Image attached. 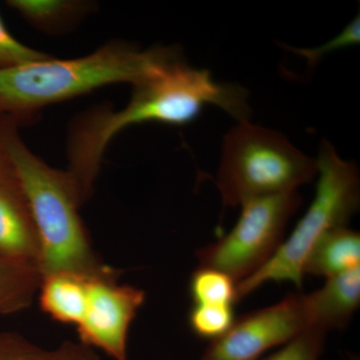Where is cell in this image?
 <instances>
[{
    "instance_id": "cell-7",
    "label": "cell",
    "mask_w": 360,
    "mask_h": 360,
    "mask_svg": "<svg viewBox=\"0 0 360 360\" xmlns=\"http://www.w3.org/2000/svg\"><path fill=\"white\" fill-rule=\"evenodd\" d=\"M314 326L309 295L290 293L271 307L236 319L226 333L210 341L200 360H259Z\"/></svg>"
},
{
    "instance_id": "cell-4",
    "label": "cell",
    "mask_w": 360,
    "mask_h": 360,
    "mask_svg": "<svg viewBox=\"0 0 360 360\" xmlns=\"http://www.w3.org/2000/svg\"><path fill=\"white\" fill-rule=\"evenodd\" d=\"M315 160L319 179L309 210L271 259L236 284L238 302L271 281H288L302 288L305 262L314 246L328 232L347 226L359 212L360 176L356 165L342 160L328 141H322Z\"/></svg>"
},
{
    "instance_id": "cell-17",
    "label": "cell",
    "mask_w": 360,
    "mask_h": 360,
    "mask_svg": "<svg viewBox=\"0 0 360 360\" xmlns=\"http://www.w3.org/2000/svg\"><path fill=\"white\" fill-rule=\"evenodd\" d=\"M234 321L233 305L194 304L188 315L194 335L212 341L226 333Z\"/></svg>"
},
{
    "instance_id": "cell-15",
    "label": "cell",
    "mask_w": 360,
    "mask_h": 360,
    "mask_svg": "<svg viewBox=\"0 0 360 360\" xmlns=\"http://www.w3.org/2000/svg\"><path fill=\"white\" fill-rule=\"evenodd\" d=\"M0 360H101L96 350L82 342L66 340L45 349L18 333L0 335Z\"/></svg>"
},
{
    "instance_id": "cell-16",
    "label": "cell",
    "mask_w": 360,
    "mask_h": 360,
    "mask_svg": "<svg viewBox=\"0 0 360 360\" xmlns=\"http://www.w3.org/2000/svg\"><path fill=\"white\" fill-rule=\"evenodd\" d=\"M189 292L194 304L233 305L236 283L220 270L200 267L194 270L189 281Z\"/></svg>"
},
{
    "instance_id": "cell-20",
    "label": "cell",
    "mask_w": 360,
    "mask_h": 360,
    "mask_svg": "<svg viewBox=\"0 0 360 360\" xmlns=\"http://www.w3.org/2000/svg\"><path fill=\"white\" fill-rule=\"evenodd\" d=\"M360 42V18L359 13L349 25L343 28L340 34L336 35L333 39L329 40L321 46L314 49H295L288 46L290 51L300 54L305 58L310 68H314L324 56L335 51L347 49L359 44Z\"/></svg>"
},
{
    "instance_id": "cell-18",
    "label": "cell",
    "mask_w": 360,
    "mask_h": 360,
    "mask_svg": "<svg viewBox=\"0 0 360 360\" xmlns=\"http://www.w3.org/2000/svg\"><path fill=\"white\" fill-rule=\"evenodd\" d=\"M326 335L328 331L314 326L262 360H319L326 347Z\"/></svg>"
},
{
    "instance_id": "cell-21",
    "label": "cell",
    "mask_w": 360,
    "mask_h": 360,
    "mask_svg": "<svg viewBox=\"0 0 360 360\" xmlns=\"http://www.w3.org/2000/svg\"><path fill=\"white\" fill-rule=\"evenodd\" d=\"M349 360H359L356 359V356H354V355H349Z\"/></svg>"
},
{
    "instance_id": "cell-2",
    "label": "cell",
    "mask_w": 360,
    "mask_h": 360,
    "mask_svg": "<svg viewBox=\"0 0 360 360\" xmlns=\"http://www.w3.org/2000/svg\"><path fill=\"white\" fill-rule=\"evenodd\" d=\"M182 56L176 47L141 51L112 41L73 59L52 56L0 70V113L26 117L51 104L118 84L132 86L160 75Z\"/></svg>"
},
{
    "instance_id": "cell-10",
    "label": "cell",
    "mask_w": 360,
    "mask_h": 360,
    "mask_svg": "<svg viewBox=\"0 0 360 360\" xmlns=\"http://www.w3.org/2000/svg\"><path fill=\"white\" fill-rule=\"evenodd\" d=\"M309 295L316 328L328 333L345 328L359 307L360 266L326 279Z\"/></svg>"
},
{
    "instance_id": "cell-3",
    "label": "cell",
    "mask_w": 360,
    "mask_h": 360,
    "mask_svg": "<svg viewBox=\"0 0 360 360\" xmlns=\"http://www.w3.org/2000/svg\"><path fill=\"white\" fill-rule=\"evenodd\" d=\"M0 146L20 177L39 233L40 274L72 272L89 278H118L92 248L80 217L84 205L68 170L49 167L26 146L11 122L0 125Z\"/></svg>"
},
{
    "instance_id": "cell-1",
    "label": "cell",
    "mask_w": 360,
    "mask_h": 360,
    "mask_svg": "<svg viewBox=\"0 0 360 360\" xmlns=\"http://www.w3.org/2000/svg\"><path fill=\"white\" fill-rule=\"evenodd\" d=\"M206 105L217 106L238 122L250 120L251 115L243 87L215 82L210 71L191 68L181 59L158 77L134 85L122 110H99L80 117L68 139V172L84 203L91 194L106 148L118 132L144 122L187 124Z\"/></svg>"
},
{
    "instance_id": "cell-6",
    "label": "cell",
    "mask_w": 360,
    "mask_h": 360,
    "mask_svg": "<svg viewBox=\"0 0 360 360\" xmlns=\"http://www.w3.org/2000/svg\"><path fill=\"white\" fill-rule=\"evenodd\" d=\"M300 205L298 191L246 201L233 229L196 251L198 266L220 270L236 284L245 281L276 255Z\"/></svg>"
},
{
    "instance_id": "cell-5",
    "label": "cell",
    "mask_w": 360,
    "mask_h": 360,
    "mask_svg": "<svg viewBox=\"0 0 360 360\" xmlns=\"http://www.w3.org/2000/svg\"><path fill=\"white\" fill-rule=\"evenodd\" d=\"M315 176L316 160L281 132L243 120L225 135L217 177L224 206L293 193Z\"/></svg>"
},
{
    "instance_id": "cell-9",
    "label": "cell",
    "mask_w": 360,
    "mask_h": 360,
    "mask_svg": "<svg viewBox=\"0 0 360 360\" xmlns=\"http://www.w3.org/2000/svg\"><path fill=\"white\" fill-rule=\"evenodd\" d=\"M0 257L40 271V243L20 177L0 146Z\"/></svg>"
},
{
    "instance_id": "cell-19",
    "label": "cell",
    "mask_w": 360,
    "mask_h": 360,
    "mask_svg": "<svg viewBox=\"0 0 360 360\" xmlns=\"http://www.w3.org/2000/svg\"><path fill=\"white\" fill-rule=\"evenodd\" d=\"M49 54L22 44L7 30L0 18V70L49 58Z\"/></svg>"
},
{
    "instance_id": "cell-8",
    "label": "cell",
    "mask_w": 360,
    "mask_h": 360,
    "mask_svg": "<svg viewBox=\"0 0 360 360\" xmlns=\"http://www.w3.org/2000/svg\"><path fill=\"white\" fill-rule=\"evenodd\" d=\"M118 278H89L86 307L77 326L79 342L115 360H127V336L146 292Z\"/></svg>"
},
{
    "instance_id": "cell-11",
    "label": "cell",
    "mask_w": 360,
    "mask_h": 360,
    "mask_svg": "<svg viewBox=\"0 0 360 360\" xmlns=\"http://www.w3.org/2000/svg\"><path fill=\"white\" fill-rule=\"evenodd\" d=\"M89 277L72 272L42 276L39 304L42 311L61 323L78 326L84 317Z\"/></svg>"
},
{
    "instance_id": "cell-13",
    "label": "cell",
    "mask_w": 360,
    "mask_h": 360,
    "mask_svg": "<svg viewBox=\"0 0 360 360\" xmlns=\"http://www.w3.org/2000/svg\"><path fill=\"white\" fill-rule=\"evenodd\" d=\"M41 279L35 267L0 257V314L28 309L39 292Z\"/></svg>"
},
{
    "instance_id": "cell-12",
    "label": "cell",
    "mask_w": 360,
    "mask_h": 360,
    "mask_svg": "<svg viewBox=\"0 0 360 360\" xmlns=\"http://www.w3.org/2000/svg\"><path fill=\"white\" fill-rule=\"evenodd\" d=\"M360 266V234L347 226L328 232L309 253L304 276L330 278Z\"/></svg>"
},
{
    "instance_id": "cell-14",
    "label": "cell",
    "mask_w": 360,
    "mask_h": 360,
    "mask_svg": "<svg viewBox=\"0 0 360 360\" xmlns=\"http://www.w3.org/2000/svg\"><path fill=\"white\" fill-rule=\"evenodd\" d=\"M28 22L44 32H58L89 13V4L71 0H9Z\"/></svg>"
}]
</instances>
